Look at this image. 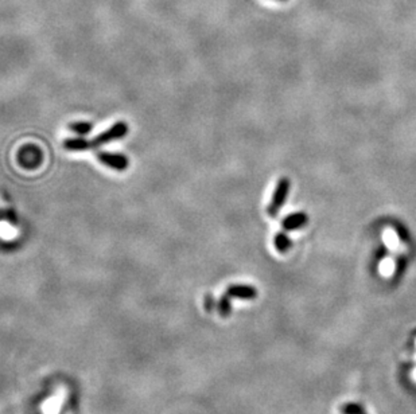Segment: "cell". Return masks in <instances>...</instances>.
<instances>
[{
  "mask_svg": "<svg viewBox=\"0 0 416 414\" xmlns=\"http://www.w3.org/2000/svg\"><path fill=\"white\" fill-rule=\"evenodd\" d=\"M69 129L78 136H88L93 130V124L88 121H74L69 124Z\"/></svg>",
  "mask_w": 416,
  "mask_h": 414,
  "instance_id": "8",
  "label": "cell"
},
{
  "mask_svg": "<svg viewBox=\"0 0 416 414\" xmlns=\"http://www.w3.org/2000/svg\"><path fill=\"white\" fill-rule=\"evenodd\" d=\"M4 219L8 221V222L16 223V218H15V213L11 210H4Z\"/></svg>",
  "mask_w": 416,
  "mask_h": 414,
  "instance_id": "12",
  "label": "cell"
},
{
  "mask_svg": "<svg viewBox=\"0 0 416 414\" xmlns=\"http://www.w3.org/2000/svg\"><path fill=\"white\" fill-rule=\"evenodd\" d=\"M341 413L342 414H364V411H362L361 406H359V405H356V403H349V405L342 407Z\"/></svg>",
  "mask_w": 416,
  "mask_h": 414,
  "instance_id": "11",
  "label": "cell"
},
{
  "mask_svg": "<svg viewBox=\"0 0 416 414\" xmlns=\"http://www.w3.org/2000/svg\"><path fill=\"white\" fill-rule=\"evenodd\" d=\"M63 148L68 151H72V152H82V151H86L89 148H92V142L90 140H86L82 136H78V137H70L66 139L63 142Z\"/></svg>",
  "mask_w": 416,
  "mask_h": 414,
  "instance_id": "6",
  "label": "cell"
},
{
  "mask_svg": "<svg viewBox=\"0 0 416 414\" xmlns=\"http://www.w3.org/2000/svg\"><path fill=\"white\" fill-rule=\"evenodd\" d=\"M19 163L26 168H35L41 164V159H42V154L39 148L34 146H26L23 147L19 152Z\"/></svg>",
  "mask_w": 416,
  "mask_h": 414,
  "instance_id": "4",
  "label": "cell"
},
{
  "mask_svg": "<svg viewBox=\"0 0 416 414\" xmlns=\"http://www.w3.org/2000/svg\"><path fill=\"white\" fill-rule=\"evenodd\" d=\"M128 133V124L125 121H117L112 125L111 128L105 129L104 132H101L100 134H97L96 137H93L92 148H100L103 146L111 144V143L124 139Z\"/></svg>",
  "mask_w": 416,
  "mask_h": 414,
  "instance_id": "1",
  "label": "cell"
},
{
  "mask_svg": "<svg viewBox=\"0 0 416 414\" xmlns=\"http://www.w3.org/2000/svg\"><path fill=\"white\" fill-rule=\"evenodd\" d=\"M308 218L306 213H294V214L287 215L283 221H281V227L285 231H294L298 229H302L307 223Z\"/></svg>",
  "mask_w": 416,
  "mask_h": 414,
  "instance_id": "5",
  "label": "cell"
},
{
  "mask_svg": "<svg viewBox=\"0 0 416 414\" xmlns=\"http://www.w3.org/2000/svg\"><path fill=\"white\" fill-rule=\"evenodd\" d=\"M290 187H291V183H290L287 178H280L277 181L272 199L267 206V214L270 215L271 218H275L279 214V211L281 210V207H283L284 202L287 200V196H289Z\"/></svg>",
  "mask_w": 416,
  "mask_h": 414,
  "instance_id": "2",
  "label": "cell"
},
{
  "mask_svg": "<svg viewBox=\"0 0 416 414\" xmlns=\"http://www.w3.org/2000/svg\"><path fill=\"white\" fill-rule=\"evenodd\" d=\"M58 409H59L58 398H50L45 403V414H57Z\"/></svg>",
  "mask_w": 416,
  "mask_h": 414,
  "instance_id": "10",
  "label": "cell"
},
{
  "mask_svg": "<svg viewBox=\"0 0 416 414\" xmlns=\"http://www.w3.org/2000/svg\"><path fill=\"white\" fill-rule=\"evenodd\" d=\"M229 292H231V295L233 296H239V297H245V299H250V297H254V295H256V292H254V289L252 287H243V285H240V287H232L231 289H229Z\"/></svg>",
  "mask_w": 416,
  "mask_h": 414,
  "instance_id": "9",
  "label": "cell"
},
{
  "mask_svg": "<svg viewBox=\"0 0 416 414\" xmlns=\"http://www.w3.org/2000/svg\"><path fill=\"white\" fill-rule=\"evenodd\" d=\"M97 159L100 160L101 164L108 167L115 171H125L130 165L128 157L123 154H116V152H108V151H99L96 154Z\"/></svg>",
  "mask_w": 416,
  "mask_h": 414,
  "instance_id": "3",
  "label": "cell"
},
{
  "mask_svg": "<svg viewBox=\"0 0 416 414\" xmlns=\"http://www.w3.org/2000/svg\"><path fill=\"white\" fill-rule=\"evenodd\" d=\"M274 245L279 253H287V252L291 249L293 242H291V239H290L287 234L280 231V233H277L276 235H275Z\"/></svg>",
  "mask_w": 416,
  "mask_h": 414,
  "instance_id": "7",
  "label": "cell"
}]
</instances>
